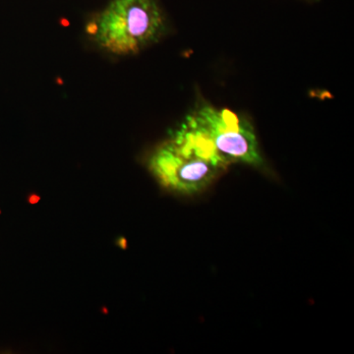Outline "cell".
<instances>
[{"label": "cell", "mask_w": 354, "mask_h": 354, "mask_svg": "<svg viewBox=\"0 0 354 354\" xmlns=\"http://www.w3.org/2000/svg\"><path fill=\"white\" fill-rule=\"evenodd\" d=\"M174 137L223 169L232 164L264 165L252 124L230 109L203 104L186 118Z\"/></svg>", "instance_id": "cell-1"}, {"label": "cell", "mask_w": 354, "mask_h": 354, "mask_svg": "<svg viewBox=\"0 0 354 354\" xmlns=\"http://www.w3.org/2000/svg\"><path fill=\"white\" fill-rule=\"evenodd\" d=\"M97 48L114 55H137L167 32L158 0H111L86 27Z\"/></svg>", "instance_id": "cell-2"}, {"label": "cell", "mask_w": 354, "mask_h": 354, "mask_svg": "<svg viewBox=\"0 0 354 354\" xmlns=\"http://www.w3.org/2000/svg\"><path fill=\"white\" fill-rule=\"evenodd\" d=\"M148 169L162 187L183 196L203 192L225 169L174 137L153 151Z\"/></svg>", "instance_id": "cell-3"}]
</instances>
